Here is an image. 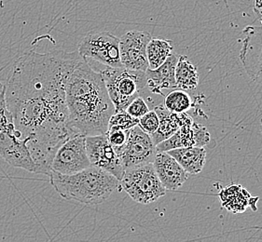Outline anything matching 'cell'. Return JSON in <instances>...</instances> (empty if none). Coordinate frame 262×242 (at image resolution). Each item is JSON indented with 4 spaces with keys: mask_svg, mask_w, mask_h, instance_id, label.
Listing matches in <instances>:
<instances>
[{
    "mask_svg": "<svg viewBox=\"0 0 262 242\" xmlns=\"http://www.w3.org/2000/svg\"><path fill=\"white\" fill-rule=\"evenodd\" d=\"M78 52L83 58L94 59L105 66H122L120 38L110 32H90L79 43Z\"/></svg>",
    "mask_w": 262,
    "mask_h": 242,
    "instance_id": "obj_7",
    "label": "cell"
},
{
    "mask_svg": "<svg viewBox=\"0 0 262 242\" xmlns=\"http://www.w3.org/2000/svg\"><path fill=\"white\" fill-rule=\"evenodd\" d=\"M3 90H4V85L2 84L1 81H0V94H1V92L3 91Z\"/></svg>",
    "mask_w": 262,
    "mask_h": 242,
    "instance_id": "obj_27",
    "label": "cell"
},
{
    "mask_svg": "<svg viewBox=\"0 0 262 242\" xmlns=\"http://www.w3.org/2000/svg\"><path fill=\"white\" fill-rule=\"evenodd\" d=\"M179 54L173 53L164 63L156 69H147V88L155 94H163V90L176 89V65L178 63Z\"/></svg>",
    "mask_w": 262,
    "mask_h": 242,
    "instance_id": "obj_15",
    "label": "cell"
},
{
    "mask_svg": "<svg viewBox=\"0 0 262 242\" xmlns=\"http://www.w3.org/2000/svg\"><path fill=\"white\" fill-rule=\"evenodd\" d=\"M182 168L189 174H198L204 170L206 161V151L204 148L190 147L167 151Z\"/></svg>",
    "mask_w": 262,
    "mask_h": 242,
    "instance_id": "obj_17",
    "label": "cell"
},
{
    "mask_svg": "<svg viewBox=\"0 0 262 242\" xmlns=\"http://www.w3.org/2000/svg\"><path fill=\"white\" fill-rule=\"evenodd\" d=\"M153 167L166 190H178L188 180V173L167 152H157Z\"/></svg>",
    "mask_w": 262,
    "mask_h": 242,
    "instance_id": "obj_14",
    "label": "cell"
},
{
    "mask_svg": "<svg viewBox=\"0 0 262 242\" xmlns=\"http://www.w3.org/2000/svg\"><path fill=\"white\" fill-rule=\"evenodd\" d=\"M66 101L70 125L75 132L86 136L106 132L115 107L103 76L92 68L83 57L68 78Z\"/></svg>",
    "mask_w": 262,
    "mask_h": 242,
    "instance_id": "obj_2",
    "label": "cell"
},
{
    "mask_svg": "<svg viewBox=\"0 0 262 242\" xmlns=\"http://www.w3.org/2000/svg\"><path fill=\"white\" fill-rule=\"evenodd\" d=\"M86 135L78 133L63 142L53 157L51 170L61 174H74L90 167Z\"/></svg>",
    "mask_w": 262,
    "mask_h": 242,
    "instance_id": "obj_8",
    "label": "cell"
},
{
    "mask_svg": "<svg viewBox=\"0 0 262 242\" xmlns=\"http://www.w3.org/2000/svg\"><path fill=\"white\" fill-rule=\"evenodd\" d=\"M138 118L129 115L126 110L116 111L110 119L108 127H117L127 131L138 125Z\"/></svg>",
    "mask_w": 262,
    "mask_h": 242,
    "instance_id": "obj_22",
    "label": "cell"
},
{
    "mask_svg": "<svg viewBox=\"0 0 262 242\" xmlns=\"http://www.w3.org/2000/svg\"><path fill=\"white\" fill-rule=\"evenodd\" d=\"M174 77L177 88L180 90H195L199 83L197 67L186 55H179Z\"/></svg>",
    "mask_w": 262,
    "mask_h": 242,
    "instance_id": "obj_19",
    "label": "cell"
},
{
    "mask_svg": "<svg viewBox=\"0 0 262 242\" xmlns=\"http://www.w3.org/2000/svg\"><path fill=\"white\" fill-rule=\"evenodd\" d=\"M81 58L78 51L28 52L14 63L4 85L6 106L21 139L27 140L38 174L49 176L58 148L78 134L69 121L66 84Z\"/></svg>",
    "mask_w": 262,
    "mask_h": 242,
    "instance_id": "obj_1",
    "label": "cell"
},
{
    "mask_svg": "<svg viewBox=\"0 0 262 242\" xmlns=\"http://www.w3.org/2000/svg\"><path fill=\"white\" fill-rule=\"evenodd\" d=\"M149 111L146 101L142 98L141 96H138L135 100L131 102V104L127 106L126 112L136 118H140L144 115H146Z\"/></svg>",
    "mask_w": 262,
    "mask_h": 242,
    "instance_id": "obj_25",
    "label": "cell"
},
{
    "mask_svg": "<svg viewBox=\"0 0 262 242\" xmlns=\"http://www.w3.org/2000/svg\"><path fill=\"white\" fill-rule=\"evenodd\" d=\"M105 135L111 146L114 148L116 151H118L125 144L128 136V130L125 131L117 127H108Z\"/></svg>",
    "mask_w": 262,
    "mask_h": 242,
    "instance_id": "obj_23",
    "label": "cell"
},
{
    "mask_svg": "<svg viewBox=\"0 0 262 242\" xmlns=\"http://www.w3.org/2000/svg\"><path fill=\"white\" fill-rule=\"evenodd\" d=\"M150 33L132 30L120 38V57L125 68L146 72L148 69L147 43L151 39Z\"/></svg>",
    "mask_w": 262,
    "mask_h": 242,
    "instance_id": "obj_12",
    "label": "cell"
},
{
    "mask_svg": "<svg viewBox=\"0 0 262 242\" xmlns=\"http://www.w3.org/2000/svg\"><path fill=\"white\" fill-rule=\"evenodd\" d=\"M254 13L262 26V0H254Z\"/></svg>",
    "mask_w": 262,
    "mask_h": 242,
    "instance_id": "obj_26",
    "label": "cell"
},
{
    "mask_svg": "<svg viewBox=\"0 0 262 242\" xmlns=\"http://www.w3.org/2000/svg\"><path fill=\"white\" fill-rule=\"evenodd\" d=\"M159 116L157 113L153 109L152 111H148L146 115L139 118L138 121V126L141 128L142 130L147 134L151 135L152 133L156 132V130L159 126Z\"/></svg>",
    "mask_w": 262,
    "mask_h": 242,
    "instance_id": "obj_24",
    "label": "cell"
},
{
    "mask_svg": "<svg viewBox=\"0 0 262 242\" xmlns=\"http://www.w3.org/2000/svg\"><path fill=\"white\" fill-rule=\"evenodd\" d=\"M50 182L59 195L85 205H97L120 189V180L102 168L91 165L74 174H61L52 171Z\"/></svg>",
    "mask_w": 262,
    "mask_h": 242,
    "instance_id": "obj_3",
    "label": "cell"
},
{
    "mask_svg": "<svg viewBox=\"0 0 262 242\" xmlns=\"http://www.w3.org/2000/svg\"><path fill=\"white\" fill-rule=\"evenodd\" d=\"M210 133L205 127L191 121L179 127L178 132L156 146L157 152H167L180 148H204L210 142Z\"/></svg>",
    "mask_w": 262,
    "mask_h": 242,
    "instance_id": "obj_13",
    "label": "cell"
},
{
    "mask_svg": "<svg viewBox=\"0 0 262 242\" xmlns=\"http://www.w3.org/2000/svg\"><path fill=\"white\" fill-rule=\"evenodd\" d=\"M120 189L140 204H149L166 194V188L158 178L152 163L125 170L120 181Z\"/></svg>",
    "mask_w": 262,
    "mask_h": 242,
    "instance_id": "obj_6",
    "label": "cell"
},
{
    "mask_svg": "<svg viewBox=\"0 0 262 242\" xmlns=\"http://www.w3.org/2000/svg\"><path fill=\"white\" fill-rule=\"evenodd\" d=\"M260 122H261V132H262V118H261V120H260Z\"/></svg>",
    "mask_w": 262,
    "mask_h": 242,
    "instance_id": "obj_28",
    "label": "cell"
},
{
    "mask_svg": "<svg viewBox=\"0 0 262 242\" xmlns=\"http://www.w3.org/2000/svg\"><path fill=\"white\" fill-rule=\"evenodd\" d=\"M163 106L172 113H182L190 109L192 101L185 90L179 89L171 91L165 96Z\"/></svg>",
    "mask_w": 262,
    "mask_h": 242,
    "instance_id": "obj_21",
    "label": "cell"
},
{
    "mask_svg": "<svg viewBox=\"0 0 262 242\" xmlns=\"http://www.w3.org/2000/svg\"><path fill=\"white\" fill-rule=\"evenodd\" d=\"M86 150L93 166L104 170L121 181L125 170L105 133L86 136Z\"/></svg>",
    "mask_w": 262,
    "mask_h": 242,
    "instance_id": "obj_10",
    "label": "cell"
},
{
    "mask_svg": "<svg viewBox=\"0 0 262 242\" xmlns=\"http://www.w3.org/2000/svg\"><path fill=\"white\" fill-rule=\"evenodd\" d=\"M0 157L14 168L38 174L37 165L27 148V140L21 139L11 112L7 108L4 90L0 94Z\"/></svg>",
    "mask_w": 262,
    "mask_h": 242,
    "instance_id": "obj_4",
    "label": "cell"
},
{
    "mask_svg": "<svg viewBox=\"0 0 262 242\" xmlns=\"http://www.w3.org/2000/svg\"><path fill=\"white\" fill-rule=\"evenodd\" d=\"M244 39L239 58L247 76L262 87V26H248L243 30Z\"/></svg>",
    "mask_w": 262,
    "mask_h": 242,
    "instance_id": "obj_11",
    "label": "cell"
},
{
    "mask_svg": "<svg viewBox=\"0 0 262 242\" xmlns=\"http://www.w3.org/2000/svg\"><path fill=\"white\" fill-rule=\"evenodd\" d=\"M221 204L231 213H243L251 207L253 211H257L258 197H252L250 193L240 184H231L219 193Z\"/></svg>",
    "mask_w": 262,
    "mask_h": 242,
    "instance_id": "obj_16",
    "label": "cell"
},
{
    "mask_svg": "<svg viewBox=\"0 0 262 242\" xmlns=\"http://www.w3.org/2000/svg\"><path fill=\"white\" fill-rule=\"evenodd\" d=\"M173 53L171 40L163 38H151L147 46L148 68H158Z\"/></svg>",
    "mask_w": 262,
    "mask_h": 242,
    "instance_id": "obj_20",
    "label": "cell"
},
{
    "mask_svg": "<svg viewBox=\"0 0 262 242\" xmlns=\"http://www.w3.org/2000/svg\"><path fill=\"white\" fill-rule=\"evenodd\" d=\"M116 152L121 158L124 170H127L153 163L157 149L150 135L137 125L128 130L125 144Z\"/></svg>",
    "mask_w": 262,
    "mask_h": 242,
    "instance_id": "obj_9",
    "label": "cell"
},
{
    "mask_svg": "<svg viewBox=\"0 0 262 242\" xmlns=\"http://www.w3.org/2000/svg\"><path fill=\"white\" fill-rule=\"evenodd\" d=\"M154 110L157 113L160 122L156 132L152 133L150 137L154 144L157 146L178 132L180 127V117L179 113H172L168 111L163 104L155 106Z\"/></svg>",
    "mask_w": 262,
    "mask_h": 242,
    "instance_id": "obj_18",
    "label": "cell"
},
{
    "mask_svg": "<svg viewBox=\"0 0 262 242\" xmlns=\"http://www.w3.org/2000/svg\"><path fill=\"white\" fill-rule=\"evenodd\" d=\"M116 111L126 110L133 100L147 88L146 72L121 67L106 66L100 72Z\"/></svg>",
    "mask_w": 262,
    "mask_h": 242,
    "instance_id": "obj_5",
    "label": "cell"
}]
</instances>
